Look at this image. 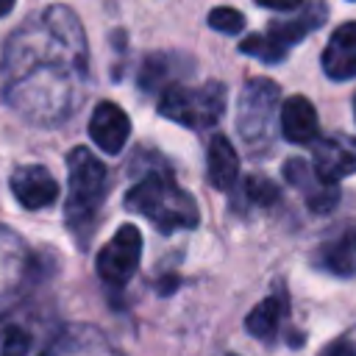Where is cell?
<instances>
[{"mask_svg":"<svg viewBox=\"0 0 356 356\" xmlns=\"http://www.w3.org/2000/svg\"><path fill=\"white\" fill-rule=\"evenodd\" d=\"M89 47L70 6H47L28 17L6 42L0 97L33 125H61L83 103Z\"/></svg>","mask_w":356,"mask_h":356,"instance_id":"obj_1","label":"cell"},{"mask_svg":"<svg viewBox=\"0 0 356 356\" xmlns=\"http://www.w3.org/2000/svg\"><path fill=\"white\" fill-rule=\"evenodd\" d=\"M125 206L147 217L159 231L170 234L178 228H195L200 214L195 197L175 181L167 167L147 170L125 195Z\"/></svg>","mask_w":356,"mask_h":356,"instance_id":"obj_2","label":"cell"},{"mask_svg":"<svg viewBox=\"0 0 356 356\" xmlns=\"http://www.w3.org/2000/svg\"><path fill=\"white\" fill-rule=\"evenodd\" d=\"M108 189V170L89 147H75L67 156V222L75 236H86L95 211Z\"/></svg>","mask_w":356,"mask_h":356,"instance_id":"obj_3","label":"cell"},{"mask_svg":"<svg viewBox=\"0 0 356 356\" xmlns=\"http://www.w3.org/2000/svg\"><path fill=\"white\" fill-rule=\"evenodd\" d=\"M225 100L228 92L220 81H206L200 86L172 83L159 100V114L178 125L203 131L220 122V117L225 114Z\"/></svg>","mask_w":356,"mask_h":356,"instance_id":"obj_4","label":"cell"},{"mask_svg":"<svg viewBox=\"0 0 356 356\" xmlns=\"http://www.w3.org/2000/svg\"><path fill=\"white\" fill-rule=\"evenodd\" d=\"M275 114H278V86L267 78H250L236 103V128L239 136L259 147L273 136L275 128Z\"/></svg>","mask_w":356,"mask_h":356,"instance_id":"obj_5","label":"cell"},{"mask_svg":"<svg viewBox=\"0 0 356 356\" xmlns=\"http://www.w3.org/2000/svg\"><path fill=\"white\" fill-rule=\"evenodd\" d=\"M31 270L33 256L25 239L8 225H0V317L11 312V306L22 298L31 281Z\"/></svg>","mask_w":356,"mask_h":356,"instance_id":"obj_6","label":"cell"},{"mask_svg":"<svg viewBox=\"0 0 356 356\" xmlns=\"http://www.w3.org/2000/svg\"><path fill=\"white\" fill-rule=\"evenodd\" d=\"M142 234L136 225H122L97 256V275L108 286H125L139 267Z\"/></svg>","mask_w":356,"mask_h":356,"instance_id":"obj_7","label":"cell"},{"mask_svg":"<svg viewBox=\"0 0 356 356\" xmlns=\"http://www.w3.org/2000/svg\"><path fill=\"white\" fill-rule=\"evenodd\" d=\"M312 170L328 184H337L339 178L353 175L356 172V136L328 134L317 139L312 147Z\"/></svg>","mask_w":356,"mask_h":356,"instance_id":"obj_8","label":"cell"},{"mask_svg":"<svg viewBox=\"0 0 356 356\" xmlns=\"http://www.w3.org/2000/svg\"><path fill=\"white\" fill-rule=\"evenodd\" d=\"M8 184H11V192H14L17 203L31 209V211L50 206L56 200V195H58L56 178L42 164H22V167H17L11 172V178H8Z\"/></svg>","mask_w":356,"mask_h":356,"instance_id":"obj_9","label":"cell"},{"mask_svg":"<svg viewBox=\"0 0 356 356\" xmlns=\"http://www.w3.org/2000/svg\"><path fill=\"white\" fill-rule=\"evenodd\" d=\"M284 178H286L295 189L303 192V200H306V206H309L314 214L331 211V209L337 206V200H339L337 184L323 181V178L312 170V164H306V161H300V159H289V161H286Z\"/></svg>","mask_w":356,"mask_h":356,"instance_id":"obj_10","label":"cell"},{"mask_svg":"<svg viewBox=\"0 0 356 356\" xmlns=\"http://www.w3.org/2000/svg\"><path fill=\"white\" fill-rule=\"evenodd\" d=\"M325 22V6L320 0H309L300 11H295L286 19H273L264 31V36L284 53H289L292 44H298L303 36H309L314 28Z\"/></svg>","mask_w":356,"mask_h":356,"instance_id":"obj_11","label":"cell"},{"mask_svg":"<svg viewBox=\"0 0 356 356\" xmlns=\"http://www.w3.org/2000/svg\"><path fill=\"white\" fill-rule=\"evenodd\" d=\"M89 136L103 153H120L131 136V120L120 106H114L111 100H103L92 111Z\"/></svg>","mask_w":356,"mask_h":356,"instance_id":"obj_12","label":"cell"},{"mask_svg":"<svg viewBox=\"0 0 356 356\" xmlns=\"http://www.w3.org/2000/svg\"><path fill=\"white\" fill-rule=\"evenodd\" d=\"M323 70L331 81L356 78V22H345L331 33L323 50Z\"/></svg>","mask_w":356,"mask_h":356,"instance_id":"obj_13","label":"cell"},{"mask_svg":"<svg viewBox=\"0 0 356 356\" xmlns=\"http://www.w3.org/2000/svg\"><path fill=\"white\" fill-rule=\"evenodd\" d=\"M317 264L331 275H356V225H348L325 239L317 248Z\"/></svg>","mask_w":356,"mask_h":356,"instance_id":"obj_14","label":"cell"},{"mask_svg":"<svg viewBox=\"0 0 356 356\" xmlns=\"http://www.w3.org/2000/svg\"><path fill=\"white\" fill-rule=\"evenodd\" d=\"M281 134L289 142H298V145H306V142L317 139V111L306 97L295 95V97L284 100V106H281Z\"/></svg>","mask_w":356,"mask_h":356,"instance_id":"obj_15","label":"cell"},{"mask_svg":"<svg viewBox=\"0 0 356 356\" xmlns=\"http://www.w3.org/2000/svg\"><path fill=\"white\" fill-rule=\"evenodd\" d=\"M206 167H209V181L217 189H222V192L234 189V184L239 178V156L222 134L211 136L209 150H206Z\"/></svg>","mask_w":356,"mask_h":356,"instance_id":"obj_16","label":"cell"},{"mask_svg":"<svg viewBox=\"0 0 356 356\" xmlns=\"http://www.w3.org/2000/svg\"><path fill=\"white\" fill-rule=\"evenodd\" d=\"M286 314H289V303H286V298H284V295H270L267 300H261V303L248 314L245 328H248L250 337L273 339V337L281 331Z\"/></svg>","mask_w":356,"mask_h":356,"instance_id":"obj_17","label":"cell"},{"mask_svg":"<svg viewBox=\"0 0 356 356\" xmlns=\"http://www.w3.org/2000/svg\"><path fill=\"white\" fill-rule=\"evenodd\" d=\"M175 75V56H167V53H150L145 61H142V70H139V86L147 89V92H156V89H164V86H172Z\"/></svg>","mask_w":356,"mask_h":356,"instance_id":"obj_18","label":"cell"},{"mask_svg":"<svg viewBox=\"0 0 356 356\" xmlns=\"http://www.w3.org/2000/svg\"><path fill=\"white\" fill-rule=\"evenodd\" d=\"M242 195L250 206L264 209V206H273L278 200V186L264 175H248L242 184Z\"/></svg>","mask_w":356,"mask_h":356,"instance_id":"obj_19","label":"cell"},{"mask_svg":"<svg viewBox=\"0 0 356 356\" xmlns=\"http://www.w3.org/2000/svg\"><path fill=\"white\" fill-rule=\"evenodd\" d=\"M33 337L22 325H3L0 328V356H31Z\"/></svg>","mask_w":356,"mask_h":356,"instance_id":"obj_20","label":"cell"},{"mask_svg":"<svg viewBox=\"0 0 356 356\" xmlns=\"http://www.w3.org/2000/svg\"><path fill=\"white\" fill-rule=\"evenodd\" d=\"M239 50H242V53H248V56H253V58H259V61H267V64H278V61H284V58H286V53H284V50H278V47H275L264 33H253V36L242 39Z\"/></svg>","mask_w":356,"mask_h":356,"instance_id":"obj_21","label":"cell"},{"mask_svg":"<svg viewBox=\"0 0 356 356\" xmlns=\"http://www.w3.org/2000/svg\"><path fill=\"white\" fill-rule=\"evenodd\" d=\"M209 25L220 33H239L245 28V17L231 6H217L209 14Z\"/></svg>","mask_w":356,"mask_h":356,"instance_id":"obj_22","label":"cell"},{"mask_svg":"<svg viewBox=\"0 0 356 356\" xmlns=\"http://www.w3.org/2000/svg\"><path fill=\"white\" fill-rule=\"evenodd\" d=\"M320 356H356V348L348 337H342V339H334L331 345H325L320 350Z\"/></svg>","mask_w":356,"mask_h":356,"instance_id":"obj_23","label":"cell"},{"mask_svg":"<svg viewBox=\"0 0 356 356\" xmlns=\"http://www.w3.org/2000/svg\"><path fill=\"white\" fill-rule=\"evenodd\" d=\"M256 3L264 8H275V11H295V8H300L303 0H256Z\"/></svg>","mask_w":356,"mask_h":356,"instance_id":"obj_24","label":"cell"},{"mask_svg":"<svg viewBox=\"0 0 356 356\" xmlns=\"http://www.w3.org/2000/svg\"><path fill=\"white\" fill-rule=\"evenodd\" d=\"M14 3H17V0H0V17H6V14L14 8Z\"/></svg>","mask_w":356,"mask_h":356,"instance_id":"obj_25","label":"cell"},{"mask_svg":"<svg viewBox=\"0 0 356 356\" xmlns=\"http://www.w3.org/2000/svg\"><path fill=\"white\" fill-rule=\"evenodd\" d=\"M345 337H348V339H350V342H353V348H356V328H353V331H350V334H345Z\"/></svg>","mask_w":356,"mask_h":356,"instance_id":"obj_26","label":"cell"},{"mask_svg":"<svg viewBox=\"0 0 356 356\" xmlns=\"http://www.w3.org/2000/svg\"><path fill=\"white\" fill-rule=\"evenodd\" d=\"M39 356H58V353H56V348H50V350H44V353H39Z\"/></svg>","mask_w":356,"mask_h":356,"instance_id":"obj_27","label":"cell"},{"mask_svg":"<svg viewBox=\"0 0 356 356\" xmlns=\"http://www.w3.org/2000/svg\"><path fill=\"white\" fill-rule=\"evenodd\" d=\"M353 114H356V100H353Z\"/></svg>","mask_w":356,"mask_h":356,"instance_id":"obj_28","label":"cell"}]
</instances>
